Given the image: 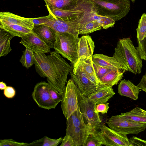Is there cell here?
<instances>
[{
  "instance_id": "6da1fadb",
  "label": "cell",
  "mask_w": 146,
  "mask_h": 146,
  "mask_svg": "<svg viewBox=\"0 0 146 146\" xmlns=\"http://www.w3.org/2000/svg\"><path fill=\"white\" fill-rule=\"evenodd\" d=\"M34 56L36 72L42 77H46L50 85L63 95L72 67L56 51L47 56L44 53H34Z\"/></svg>"
},
{
  "instance_id": "7a4b0ae2",
  "label": "cell",
  "mask_w": 146,
  "mask_h": 146,
  "mask_svg": "<svg viewBox=\"0 0 146 146\" xmlns=\"http://www.w3.org/2000/svg\"><path fill=\"white\" fill-rule=\"evenodd\" d=\"M113 56L125 71L140 74L142 68V60L129 38L119 39L114 49Z\"/></svg>"
},
{
  "instance_id": "3957f363",
  "label": "cell",
  "mask_w": 146,
  "mask_h": 146,
  "mask_svg": "<svg viewBox=\"0 0 146 146\" xmlns=\"http://www.w3.org/2000/svg\"><path fill=\"white\" fill-rule=\"evenodd\" d=\"M48 6L57 17L76 24L94 20L93 16L96 13L93 6L89 0H80L76 5L67 9Z\"/></svg>"
},
{
  "instance_id": "277c9868",
  "label": "cell",
  "mask_w": 146,
  "mask_h": 146,
  "mask_svg": "<svg viewBox=\"0 0 146 146\" xmlns=\"http://www.w3.org/2000/svg\"><path fill=\"white\" fill-rule=\"evenodd\" d=\"M97 14L117 21L125 17L130 9L129 0H89Z\"/></svg>"
},
{
  "instance_id": "5b68a950",
  "label": "cell",
  "mask_w": 146,
  "mask_h": 146,
  "mask_svg": "<svg viewBox=\"0 0 146 146\" xmlns=\"http://www.w3.org/2000/svg\"><path fill=\"white\" fill-rule=\"evenodd\" d=\"M55 38L54 47L55 51L70 61L73 67L75 66L78 58V35L56 32Z\"/></svg>"
},
{
  "instance_id": "8992f818",
  "label": "cell",
  "mask_w": 146,
  "mask_h": 146,
  "mask_svg": "<svg viewBox=\"0 0 146 146\" xmlns=\"http://www.w3.org/2000/svg\"><path fill=\"white\" fill-rule=\"evenodd\" d=\"M48 15L46 16L33 18L34 26L46 25L52 29L56 33H68L79 35L77 29V24L63 20L56 16L48 6L46 5Z\"/></svg>"
},
{
  "instance_id": "52a82bcc",
  "label": "cell",
  "mask_w": 146,
  "mask_h": 146,
  "mask_svg": "<svg viewBox=\"0 0 146 146\" xmlns=\"http://www.w3.org/2000/svg\"><path fill=\"white\" fill-rule=\"evenodd\" d=\"M106 123L111 129L126 135L138 134L146 128V124L140 123L127 119L120 115H112Z\"/></svg>"
},
{
  "instance_id": "ba28073f",
  "label": "cell",
  "mask_w": 146,
  "mask_h": 146,
  "mask_svg": "<svg viewBox=\"0 0 146 146\" xmlns=\"http://www.w3.org/2000/svg\"><path fill=\"white\" fill-rule=\"evenodd\" d=\"M78 89L77 86L71 79L67 81L61 102L62 113L66 119L79 107L77 96Z\"/></svg>"
},
{
  "instance_id": "9c48e42d",
  "label": "cell",
  "mask_w": 146,
  "mask_h": 146,
  "mask_svg": "<svg viewBox=\"0 0 146 146\" xmlns=\"http://www.w3.org/2000/svg\"><path fill=\"white\" fill-rule=\"evenodd\" d=\"M77 94L78 106L87 123L91 127L97 128L102 121L99 113L96 111V104L88 97L83 96L78 89Z\"/></svg>"
},
{
  "instance_id": "30bf717a",
  "label": "cell",
  "mask_w": 146,
  "mask_h": 146,
  "mask_svg": "<svg viewBox=\"0 0 146 146\" xmlns=\"http://www.w3.org/2000/svg\"><path fill=\"white\" fill-rule=\"evenodd\" d=\"M96 133L103 145L106 146H129L127 135L117 132L105 125H102Z\"/></svg>"
},
{
  "instance_id": "8fae6325",
  "label": "cell",
  "mask_w": 146,
  "mask_h": 146,
  "mask_svg": "<svg viewBox=\"0 0 146 146\" xmlns=\"http://www.w3.org/2000/svg\"><path fill=\"white\" fill-rule=\"evenodd\" d=\"M49 86L44 81L38 82L35 86L32 94L33 100L40 108L48 110L55 108L58 104L50 97Z\"/></svg>"
},
{
  "instance_id": "7c38bea8",
  "label": "cell",
  "mask_w": 146,
  "mask_h": 146,
  "mask_svg": "<svg viewBox=\"0 0 146 146\" xmlns=\"http://www.w3.org/2000/svg\"><path fill=\"white\" fill-rule=\"evenodd\" d=\"M20 43L34 53L51 52L49 47L34 31L22 37Z\"/></svg>"
},
{
  "instance_id": "4fadbf2b",
  "label": "cell",
  "mask_w": 146,
  "mask_h": 146,
  "mask_svg": "<svg viewBox=\"0 0 146 146\" xmlns=\"http://www.w3.org/2000/svg\"><path fill=\"white\" fill-rule=\"evenodd\" d=\"M33 18L22 17L9 12H1L0 22L17 25L33 30L34 27Z\"/></svg>"
},
{
  "instance_id": "5bb4252c",
  "label": "cell",
  "mask_w": 146,
  "mask_h": 146,
  "mask_svg": "<svg viewBox=\"0 0 146 146\" xmlns=\"http://www.w3.org/2000/svg\"><path fill=\"white\" fill-rule=\"evenodd\" d=\"M95 47L94 42L90 36L83 35L79 38L78 43V58L76 65L79 62L92 57Z\"/></svg>"
},
{
  "instance_id": "9a60e30c",
  "label": "cell",
  "mask_w": 146,
  "mask_h": 146,
  "mask_svg": "<svg viewBox=\"0 0 146 146\" xmlns=\"http://www.w3.org/2000/svg\"><path fill=\"white\" fill-rule=\"evenodd\" d=\"M71 79L77 86L81 94L88 97L98 88L87 78L75 75L71 71L70 72Z\"/></svg>"
},
{
  "instance_id": "2e32d148",
  "label": "cell",
  "mask_w": 146,
  "mask_h": 146,
  "mask_svg": "<svg viewBox=\"0 0 146 146\" xmlns=\"http://www.w3.org/2000/svg\"><path fill=\"white\" fill-rule=\"evenodd\" d=\"M115 94L112 87L101 86L88 97L96 105L106 103Z\"/></svg>"
},
{
  "instance_id": "e0dca14e",
  "label": "cell",
  "mask_w": 146,
  "mask_h": 146,
  "mask_svg": "<svg viewBox=\"0 0 146 146\" xmlns=\"http://www.w3.org/2000/svg\"><path fill=\"white\" fill-rule=\"evenodd\" d=\"M97 128L92 127H77L66 132V134L70 135L72 137L75 146H84L88 135L96 131Z\"/></svg>"
},
{
  "instance_id": "ac0fdd59",
  "label": "cell",
  "mask_w": 146,
  "mask_h": 146,
  "mask_svg": "<svg viewBox=\"0 0 146 146\" xmlns=\"http://www.w3.org/2000/svg\"><path fill=\"white\" fill-rule=\"evenodd\" d=\"M33 31L50 48H54L55 40V32L46 25L35 26Z\"/></svg>"
},
{
  "instance_id": "d6986e66",
  "label": "cell",
  "mask_w": 146,
  "mask_h": 146,
  "mask_svg": "<svg viewBox=\"0 0 146 146\" xmlns=\"http://www.w3.org/2000/svg\"><path fill=\"white\" fill-rule=\"evenodd\" d=\"M140 90L129 80L124 79L120 82L118 87V92L121 96L128 97L135 100H137Z\"/></svg>"
},
{
  "instance_id": "ffe728a7",
  "label": "cell",
  "mask_w": 146,
  "mask_h": 146,
  "mask_svg": "<svg viewBox=\"0 0 146 146\" xmlns=\"http://www.w3.org/2000/svg\"><path fill=\"white\" fill-rule=\"evenodd\" d=\"M92 59L93 63L100 66L124 70L121 64L113 56L110 57L102 54H96L93 55Z\"/></svg>"
},
{
  "instance_id": "44dd1931",
  "label": "cell",
  "mask_w": 146,
  "mask_h": 146,
  "mask_svg": "<svg viewBox=\"0 0 146 146\" xmlns=\"http://www.w3.org/2000/svg\"><path fill=\"white\" fill-rule=\"evenodd\" d=\"M125 72V70L123 69H112L99 80L100 86H108L112 87L117 84L123 78Z\"/></svg>"
},
{
  "instance_id": "7402d4cb",
  "label": "cell",
  "mask_w": 146,
  "mask_h": 146,
  "mask_svg": "<svg viewBox=\"0 0 146 146\" xmlns=\"http://www.w3.org/2000/svg\"><path fill=\"white\" fill-rule=\"evenodd\" d=\"M66 120V132L77 127H91L84 122V117L79 107Z\"/></svg>"
},
{
  "instance_id": "603a6c76",
  "label": "cell",
  "mask_w": 146,
  "mask_h": 146,
  "mask_svg": "<svg viewBox=\"0 0 146 146\" xmlns=\"http://www.w3.org/2000/svg\"><path fill=\"white\" fill-rule=\"evenodd\" d=\"M0 27L14 37L18 36L22 38L33 32V30L20 25L2 22H0Z\"/></svg>"
},
{
  "instance_id": "cb8c5ba5",
  "label": "cell",
  "mask_w": 146,
  "mask_h": 146,
  "mask_svg": "<svg viewBox=\"0 0 146 146\" xmlns=\"http://www.w3.org/2000/svg\"><path fill=\"white\" fill-rule=\"evenodd\" d=\"M122 117L140 123L146 124V111L136 107L130 111L119 115Z\"/></svg>"
},
{
  "instance_id": "d4e9b609",
  "label": "cell",
  "mask_w": 146,
  "mask_h": 146,
  "mask_svg": "<svg viewBox=\"0 0 146 146\" xmlns=\"http://www.w3.org/2000/svg\"><path fill=\"white\" fill-rule=\"evenodd\" d=\"M13 37L9 33L0 28V57L5 56L11 51L10 41Z\"/></svg>"
},
{
  "instance_id": "484cf974",
  "label": "cell",
  "mask_w": 146,
  "mask_h": 146,
  "mask_svg": "<svg viewBox=\"0 0 146 146\" xmlns=\"http://www.w3.org/2000/svg\"><path fill=\"white\" fill-rule=\"evenodd\" d=\"M102 29L101 25L94 20L77 24V29L79 35L88 34Z\"/></svg>"
},
{
  "instance_id": "4316f807",
  "label": "cell",
  "mask_w": 146,
  "mask_h": 146,
  "mask_svg": "<svg viewBox=\"0 0 146 146\" xmlns=\"http://www.w3.org/2000/svg\"><path fill=\"white\" fill-rule=\"evenodd\" d=\"M50 7L67 9L77 4L80 0H44Z\"/></svg>"
},
{
  "instance_id": "83f0119b",
  "label": "cell",
  "mask_w": 146,
  "mask_h": 146,
  "mask_svg": "<svg viewBox=\"0 0 146 146\" xmlns=\"http://www.w3.org/2000/svg\"><path fill=\"white\" fill-rule=\"evenodd\" d=\"M62 139L61 137L58 139H53L45 136L30 143H27L26 146H57L61 142Z\"/></svg>"
},
{
  "instance_id": "f1b7e54d",
  "label": "cell",
  "mask_w": 146,
  "mask_h": 146,
  "mask_svg": "<svg viewBox=\"0 0 146 146\" xmlns=\"http://www.w3.org/2000/svg\"><path fill=\"white\" fill-rule=\"evenodd\" d=\"M19 61L23 66L27 68H29L34 63V52L26 48L23 52Z\"/></svg>"
},
{
  "instance_id": "f546056e",
  "label": "cell",
  "mask_w": 146,
  "mask_h": 146,
  "mask_svg": "<svg viewBox=\"0 0 146 146\" xmlns=\"http://www.w3.org/2000/svg\"><path fill=\"white\" fill-rule=\"evenodd\" d=\"M93 19L99 23L102 26V28L105 29L114 26L115 22L113 20L108 17L100 15L96 13L93 15Z\"/></svg>"
},
{
  "instance_id": "4dcf8cb0",
  "label": "cell",
  "mask_w": 146,
  "mask_h": 146,
  "mask_svg": "<svg viewBox=\"0 0 146 146\" xmlns=\"http://www.w3.org/2000/svg\"><path fill=\"white\" fill-rule=\"evenodd\" d=\"M136 32L137 40H141L146 37V13H143L139 19Z\"/></svg>"
},
{
  "instance_id": "1f68e13d",
  "label": "cell",
  "mask_w": 146,
  "mask_h": 146,
  "mask_svg": "<svg viewBox=\"0 0 146 146\" xmlns=\"http://www.w3.org/2000/svg\"><path fill=\"white\" fill-rule=\"evenodd\" d=\"M96 130L90 133L88 136L84 146H101L102 143L96 133Z\"/></svg>"
},
{
  "instance_id": "d6a6232c",
  "label": "cell",
  "mask_w": 146,
  "mask_h": 146,
  "mask_svg": "<svg viewBox=\"0 0 146 146\" xmlns=\"http://www.w3.org/2000/svg\"><path fill=\"white\" fill-rule=\"evenodd\" d=\"M138 47H136L142 60H146V37L143 39L137 40Z\"/></svg>"
},
{
  "instance_id": "836d02e7",
  "label": "cell",
  "mask_w": 146,
  "mask_h": 146,
  "mask_svg": "<svg viewBox=\"0 0 146 146\" xmlns=\"http://www.w3.org/2000/svg\"><path fill=\"white\" fill-rule=\"evenodd\" d=\"M93 64L96 75L99 81L107 73L113 69L100 66L94 64L93 62Z\"/></svg>"
},
{
  "instance_id": "e575fe53",
  "label": "cell",
  "mask_w": 146,
  "mask_h": 146,
  "mask_svg": "<svg viewBox=\"0 0 146 146\" xmlns=\"http://www.w3.org/2000/svg\"><path fill=\"white\" fill-rule=\"evenodd\" d=\"M27 143L19 142L12 139H5L0 140L1 146H26Z\"/></svg>"
},
{
  "instance_id": "d590c367",
  "label": "cell",
  "mask_w": 146,
  "mask_h": 146,
  "mask_svg": "<svg viewBox=\"0 0 146 146\" xmlns=\"http://www.w3.org/2000/svg\"><path fill=\"white\" fill-rule=\"evenodd\" d=\"M49 91L50 97L53 100L58 104L62 101L63 99V95L50 85Z\"/></svg>"
},
{
  "instance_id": "8d00e7d4",
  "label": "cell",
  "mask_w": 146,
  "mask_h": 146,
  "mask_svg": "<svg viewBox=\"0 0 146 146\" xmlns=\"http://www.w3.org/2000/svg\"><path fill=\"white\" fill-rule=\"evenodd\" d=\"M129 146H146V141L141 139L135 136H133L129 139Z\"/></svg>"
},
{
  "instance_id": "74e56055",
  "label": "cell",
  "mask_w": 146,
  "mask_h": 146,
  "mask_svg": "<svg viewBox=\"0 0 146 146\" xmlns=\"http://www.w3.org/2000/svg\"><path fill=\"white\" fill-rule=\"evenodd\" d=\"M109 104L108 103H101L96 105V111L97 112L100 113L102 114L107 113L109 108Z\"/></svg>"
},
{
  "instance_id": "f35d334b",
  "label": "cell",
  "mask_w": 146,
  "mask_h": 146,
  "mask_svg": "<svg viewBox=\"0 0 146 146\" xmlns=\"http://www.w3.org/2000/svg\"><path fill=\"white\" fill-rule=\"evenodd\" d=\"M60 146H75V142L72 137L69 135H66L62 139Z\"/></svg>"
},
{
  "instance_id": "ab89813d",
  "label": "cell",
  "mask_w": 146,
  "mask_h": 146,
  "mask_svg": "<svg viewBox=\"0 0 146 146\" xmlns=\"http://www.w3.org/2000/svg\"><path fill=\"white\" fill-rule=\"evenodd\" d=\"M15 90L14 88L10 86H7L4 90L3 93L5 96L8 98H13L15 94Z\"/></svg>"
},
{
  "instance_id": "60d3db41",
  "label": "cell",
  "mask_w": 146,
  "mask_h": 146,
  "mask_svg": "<svg viewBox=\"0 0 146 146\" xmlns=\"http://www.w3.org/2000/svg\"><path fill=\"white\" fill-rule=\"evenodd\" d=\"M137 86L140 91H143L146 94V74L142 76L141 81Z\"/></svg>"
},
{
  "instance_id": "b9f144b4",
  "label": "cell",
  "mask_w": 146,
  "mask_h": 146,
  "mask_svg": "<svg viewBox=\"0 0 146 146\" xmlns=\"http://www.w3.org/2000/svg\"><path fill=\"white\" fill-rule=\"evenodd\" d=\"M7 86L5 83L1 82H0V89L1 90H4L7 87Z\"/></svg>"
},
{
  "instance_id": "7bdbcfd3",
  "label": "cell",
  "mask_w": 146,
  "mask_h": 146,
  "mask_svg": "<svg viewBox=\"0 0 146 146\" xmlns=\"http://www.w3.org/2000/svg\"><path fill=\"white\" fill-rule=\"evenodd\" d=\"M131 1L132 2H134L135 1H136V0H131Z\"/></svg>"
}]
</instances>
